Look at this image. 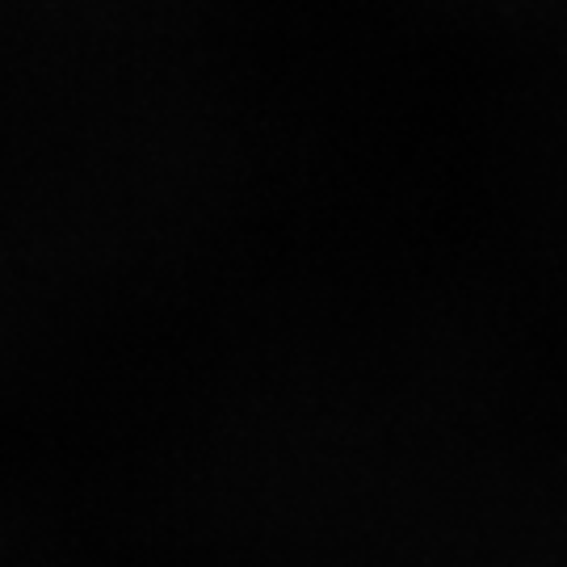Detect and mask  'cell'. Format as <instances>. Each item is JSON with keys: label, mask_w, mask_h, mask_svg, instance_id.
<instances>
[{"label": "cell", "mask_w": 567, "mask_h": 567, "mask_svg": "<svg viewBox=\"0 0 567 567\" xmlns=\"http://www.w3.org/2000/svg\"><path fill=\"white\" fill-rule=\"evenodd\" d=\"M248 567H269V564H248Z\"/></svg>", "instance_id": "cell-1"}, {"label": "cell", "mask_w": 567, "mask_h": 567, "mask_svg": "<svg viewBox=\"0 0 567 567\" xmlns=\"http://www.w3.org/2000/svg\"><path fill=\"white\" fill-rule=\"evenodd\" d=\"M555 543H559V538H555Z\"/></svg>", "instance_id": "cell-2"}]
</instances>
